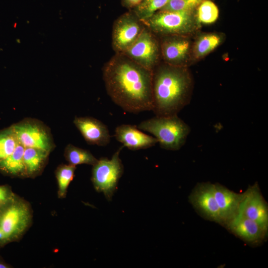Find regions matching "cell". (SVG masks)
Returning a JSON list of instances; mask_svg holds the SVG:
<instances>
[{
  "mask_svg": "<svg viewBox=\"0 0 268 268\" xmlns=\"http://www.w3.org/2000/svg\"><path fill=\"white\" fill-rule=\"evenodd\" d=\"M103 78L108 94L124 111L152 110V70L116 53L104 65Z\"/></svg>",
  "mask_w": 268,
  "mask_h": 268,
  "instance_id": "obj_1",
  "label": "cell"
},
{
  "mask_svg": "<svg viewBox=\"0 0 268 268\" xmlns=\"http://www.w3.org/2000/svg\"><path fill=\"white\" fill-rule=\"evenodd\" d=\"M193 87L187 67L160 63L152 70V111L156 116L177 115L190 103Z\"/></svg>",
  "mask_w": 268,
  "mask_h": 268,
  "instance_id": "obj_2",
  "label": "cell"
},
{
  "mask_svg": "<svg viewBox=\"0 0 268 268\" xmlns=\"http://www.w3.org/2000/svg\"><path fill=\"white\" fill-rule=\"evenodd\" d=\"M137 128L152 134L162 148L173 151L184 145L190 132L189 126L177 115L155 116L141 122Z\"/></svg>",
  "mask_w": 268,
  "mask_h": 268,
  "instance_id": "obj_3",
  "label": "cell"
},
{
  "mask_svg": "<svg viewBox=\"0 0 268 268\" xmlns=\"http://www.w3.org/2000/svg\"><path fill=\"white\" fill-rule=\"evenodd\" d=\"M142 22L158 37L191 36L201 26L196 16V9L190 11L159 10Z\"/></svg>",
  "mask_w": 268,
  "mask_h": 268,
  "instance_id": "obj_4",
  "label": "cell"
},
{
  "mask_svg": "<svg viewBox=\"0 0 268 268\" xmlns=\"http://www.w3.org/2000/svg\"><path fill=\"white\" fill-rule=\"evenodd\" d=\"M123 148L120 147L111 159L102 157L93 165L91 181L94 187L97 192H102L109 201L112 200L124 173V166L119 157Z\"/></svg>",
  "mask_w": 268,
  "mask_h": 268,
  "instance_id": "obj_5",
  "label": "cell"
},
{
  "mask_svg": "<svg viewBox=\"0 0 268 268\" xmlns=\"http://www.w3.org/2000/svg\"><path fill=\"white\" fill-rule=\"evenodd\" d=\"M11 127L18 142L25 148L40 149L50 153L56 147L50 128L39 120L24 118Z\"/></svg>",
  "mask_w": 268,
  "mask_h": 268,
  "instance_id": "obj_6",
  "label": "cell"
},
{
  "mask_svg": "<svg viewBox=\"0 0 268 268\" xmlns=\"http://www.w3.org/2000/svg\"><path fill=\"white\" fill-rule=\"evenodd\" d=\"M158 38L145 26L136 41L123 54L139 65L153 70L161 59Z\"/></svg>",
  "mask_w": 268,
  "mask_h": 268,
  "instance_id": "obj_7",
  "label": "cell"
},
{
  "mask_svg": "<svg viewBox=\"0 0 268 268\" xmlns=\"http://www.w3.org/2000/svg\"><path fill=\"white\" fill-rule=\"evenodd\" d=\"M145 26L132 10L119 16L114 22L112 33V46L115 53H124L136 41Z\"/></svg>",
  "mask_w": 268,
  "mask_h": 268,
  "instance_id": "obj_8",
  "label": "cell"
},
{
  "mask_svg": "<svg viewBox=\"0 0 268 268\" xmlns=\"http://www.w3.org/2000/svg\"><path fill=\"white\" fill-rule=\"evenodd\" d=\"M30 220L26 204L14 198L0 207V229L8 242L17 238L25 230Z\"/></svg>",
  "mask_w": 268,
  "mask_h": 268,
  "instance_id": "obj_9",
  "label": "cell"
},
{
  "mask_svg": "<svg viewBox=\"0 0 268 268\" xmlns=\"http://www.w3.org/2000/svg\"><path fill=\"white\" fill-rule=\"evenodd\" d=\"M191 36L171 35L159 38L161 59L173 66L184 67L191 64L193 42Z\"/></svg>",
  "mask_w": 268,
  "mask_h": 268,
  "instance_id": "obj_10",
  "label": "cell"
},
{
  "mask_svg": "<svg viewBox=\"0 0 268 268\" xmlns=\"http://www.w3.org/2000/svg\"><path fill=\"white\" fill-rule=\"evenodd\" d=\"M239 212L256 222L266 233L268 230V206L256 183L243 193Z\"/></svg>",
  "mask_w": 268,
  "mask_h": 268,
  "instance_id": "obj_11",
  "label": "cell"
},
{
  "mask_svg": "<svg viewBox=\"0 0 268 268\" xmlns=\"http://www.w3.org/2000/svg\"><path fill=\"white\" fill-rule=\"evenodd\" d=\"M189 200L194 208L204 218L222 225L223 221L212 188V183L198 184Z\"/></svg>",
  "mask_w": 268,
  "mask_h": 268,
  "instance_id": "obj_12",
  "label": "cell"
},
{
  "mask_svg": "<svg viewBox=\"0 0 268 268\" xmlns=\"http://www.w3.org/2000/svg\"><path fill=\"white\" fill-rule=\"evenodd\" d=\"M224 226L242 240L251 245H258L267 233L255 221L238 212Z\"/></svg>",
  "mask_w": 268,
  "mask_h": 268,
  "instance_id": "obj_13",
  "label": "cell"
},
{
  "mask_svg": "<svg viewBox=\"0 0 268 268\" xmlns=\"http://www.w3.org/2000/svg\"><path fill=\"white\" fill-rule=\"evenodd\" d=\"M73 124L88 144L104 146L110 142L109 130L100 121L90 117H75Z\"/></svg>",
  "mask_w": 268,
  "mask_h": 268,
  "instance_id": "obj_14",
  "label": "cell"
},
{
  "mask_svg": "<svg viewBox=\"0 0 268 268\" xmlns=\"http://www.w3.org/2000/svg\"><path fill=\"white\" fill-rule=\"evenodd\" d=\"M115 137L131 150L146 149L158 143L155 137L142 133L137 127L131 125L123 124L118 126L115 131Z\"/></svg>",
  "mask_w": 268,
  "mask_h": 268,
  "instance_id": "obj_15",
  "label": "cell"
},
{
  "mask_svg": "<svg viewBox=\"0 0 268 268\" xmlns=\"http://www.w3.org/2000/svg\"><path fill=\"white\" fill-rule=\"evenodd\" d=\"M212 188L224 226L238 213L243 193H236L218 183L212 184Z\"/></svg>",
  "mask_w": 268,
  "mask_h": 268,
  "instance_id": "obj_16",
  "label": "cell"
},
{
  "mask_svg": "<svg viewBox=\"0 0 268 268\" xmlns=\"http://www.w3.org/2000/svg\"><path fill=\"white\" fill-rule=\"evenodd\" d=\"M225 36L216 32L203 33L193 42L191 62L200 60L208 55L224 41Z\"/></svg>",
  "mask_w": 268,
  "mask_h": 268,
  "instance_id": "obj_17",
  "label": "cell"
},
{
  "mask_svg": "<svg viewBox=\"0 0 268 268\" xmlns=\"http://www.w3.org/2000/svg\"><path fill=\"white\" fill-rule=\"evenodd\" d=\"M24 149L19 143L10 155L0 161V171L10 176H26L23 161Z\"/></svg>",
  "mask_w": 268,
  "mask_h": 268,
  "instance_id": "obj_18",
  "label": "cell"
},
{
  "mask_svg": "<svg viewBox=\"0 0 268 268\" xmlns=\"http://www.w3.org/2000/svg\"><path fill=\"white\" fill-rule=\"evenodd\" d=\"M49 154V152L42 149L25 147L23 161L26 176H34L38 174L44 167Z\"/></svg>",
  "mask_w": 268,
  "mask_h": 268,
  "instance_id": "obj_19",
  "label": "cell"
},
{
  "mask_svg": "<svg viewBox=\"0 0 268 268\" xmlns=\"http://www.w3.org/2000/svg\"><path fill=\"white\" fill-rule=\"evenodd\" d=\"M64 156L68 164L74 166L83 164L93 166L98 161L89 151L71 144L66 146Z\"/></svg>",
  "mask_w": 268,
  "mask_h": 268,
  "instance_id": "obj_20",
  "label": "cell"
},
{
  "mask_svg": "<svg viewBox=\"0 0 268 268\" xmlns=\"http://www.w3.org/2000/svg\"><path fill=\"white\" fill-rule=\"evenodd\" d=\"M196 14L201 25L214 23L219 16L217 6L211 0H202L196 9Z\"/></svg>",
  "mask_w": 268,
  "mask_h": 268,
  "instance_id": "obj_21",
  "label": "cell"
},
{
  "mask_svg": "<svg viewBox=\"0 0 268 268\" xmlns=\"http://www.w3.org/2000/svg\"><path fill=\"white\" fill-rule=\"evenodd\" d=\"M169 0H143L141 3L132 10L142 21L161 10Z\"/></svg>",
  "mask_w": 268,
  "mask_h": 268,
  "instance_id": "obj_22",
  "label": "cell"
},
{
  "mask_svg": "<svg viewBox=\"0 0 268 268\" xmlns=\"http://www.w3.org/2000/svg\"><path fill=\"white\" fill-rule=\"evenodd\" d=\"M18 143L11 126L0 130V161L10 155Z\"/></svg>",
  "mask_w": 268,
  "mask_h": 268,
  "instance_id": "obj_23",
  "label": "cell"
},
{
  "mask_svg": "<svg viewBox=\"0 0 268 268\" xmlns=\"http://www.w3.org/2000/svg\"><path fill=\"white\" fill-rule=\"evenodd\" d=\"M75 169V166L69 164H62L57 167L55 174L60 197L66 195L67 188L74 178Z\"/></svg>",
  "mask_w": 268,
  "mask_h": 268,
  "instance_id": "obj_24",
  "label": "cell"
},
{
  "mask_svg": "<svg viewBox=\"0 0 268 268\" xmlns=\"http://www.w3.org/2000/svg\"><path fill=\"white\" fill-rule=\"evenodd\" d=\"M202 0H169L160 10L190 11L195 10Z\"/></svg>",
  "mask_w": 268,
  "mask_h": 268,
  "instance_id": "obj_25",
  "label": "cell"
},
{
  "mask_svg": "<svg viewBox=\"0 0 268 268\" xmlns=\"http://www.w3.org/2000/svg\"><path fill=\"white\" fill-rule=\"evenodd\" d=\"M14 198L13 194L6 186H0V207L8 202Z\"/></svg>",
  "mask_w": 268,
  "mask_h": 268,
  "instance_id": "obj_26",
  "label": "cell"
},
{
  "mask_svg": "<svg viewBox=\"0 0 268 268\" xmlns=\"http://www.w3.org/2000/svg\"><path fill=\"white\" fill-rule=\"evenodd\" d=\"M143 0H122L123 5L128 9H134L139 5Z\"/></svg>",
  "mask_w": 268,
  "mask_h": 268,
  "instance_id": "obj_27",
  "label": "cell"
},
{
  "mask_svg": "<svg viewBox=\"0 0 268 268\" xmlns=\"http://www.w3.org/2000/svg\"><path fill=\"white\" fill-rule=\"evenodd\" d=\"M5 235L3 232L0 229V245L5 244L7 243Z\"/></svg>",
  "mask_w": 268,
  "mask_h": 268,
  "instance_id": "obj_28",
  "label": "cell"
}]
</instances>
